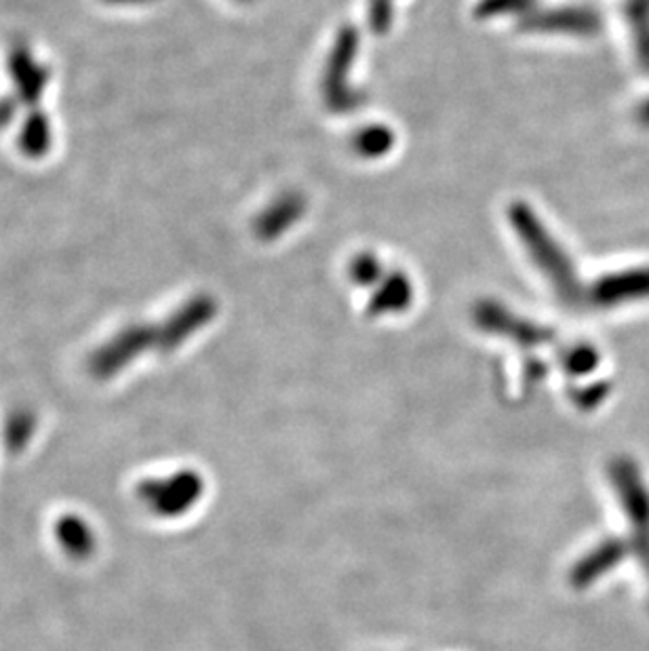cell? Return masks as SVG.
<instances>
[{
	"mask_svg": "<svg viewBox=\"0 0 649 651\" xmlns=\"http://www.w3.org/2000/svg\"><path fill=\"white\" fill-rule=\"evenodd\" d=\"M302 199L298 197H285L280 199V203L271 206L258 222V233L262 239H273L278 237V233H283L285 228H289L302 213Z\"/></svg>",
	"mask_w": 649,
	"mask_h": 651,
	"instance_id": "1",
	"label": "cell"
},
{
	"mask_svg": "<svg viewBox=\"0 0 649 651\" xmlns=\"http://www.w3.org/2000/svg\"><path fill=\"white\" fill-rule=\"evenodd\" d=\"M411 300L410 283L403 276H392L384 283V287L376 293L374 302L377 310L403 309Z\"/></svg>",
	"mask_w": 649,
	"mask_h": 651,
	"instance_id": "2",
	"label": "cell"
},
{
	"mask_svg": "<svg viewBox=\"0 0 649 651\" xmlns=\"http://www.w3.org/2000/svg\"><path fill=\"white\" fill-rule=\"evenodd\" d=\"M390 143H392L390 132H386L382 127H372L359 136L357 150L367 157H377V154H384L390 148Z\"/></svg>",
	"mask_w": 649,
	"mask_h": 651,
	"instance_id": "3",
	"label": "cell"
},
{
	"mask_svg": "<svg viewBox=\"0 0 649 651\" xmlns=\"http://www.w3.org/2000/svg\"><path fill=\"white\" fill-rule=\"evenodd\" d=\"M377 268H379V264H377L372 255H361V258L352 264V275H354V278H357L359 283H370V280H374L377 273H379Z\"/></svg>",
	"mask_w": 649,
	"mask_h": 651,
	"instance_id": "4",
	"label": "cell"
},
{
	"mask_svg": "<svg viewBox=\"0 0 649 651\" xmlns=\"http://www.w3.org/2000/svg\"><path fill=\"white\" fill-rule=\"evenodd\" d=\"M532 0H485L478 11L483 15H494V13H502V11H519L523 7H527Z\"/></svg>",
	"mask_w": 649,
	"mask_h": 651,
	"instance_id": "5",
	"label": "cell"
}]
</instances>
